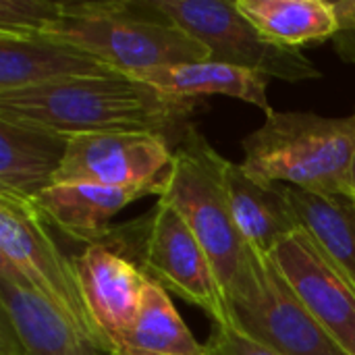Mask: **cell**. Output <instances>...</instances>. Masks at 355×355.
Returning a JSON list of instances; mask_svg holds the SVG:
<instances>
[{
    "label": "cell",
    "mask_w": 355,
    "mask_h": 355,
    "mask_svg": "<svg viewBox=\"0 0 355 355\" xmlns=\"http://www.w3.org/2000/svg\"><path fill=\"white\" fill-rule=\"evenodd\" d=\"M206 355H281L266 345L245 337L233 327H216L212 324L210 337L204 343Z\"/></svg>",
    "instance_id": "22"
},
{
    "label": "cell",
    "mask_w": 355,
    "mask_h": 355,
    "mask_svg": "<svg viewBox=\"0 0 355 355\" xmlns=\"http://www.w3.org/2000/svg\"><path fill=\"white\" fill-rule=\"evenodd\" d=\"M64 2L0 0L2 35H44L62 15Z\"/></svg>",
    "instance_id": "21"
},
{
    "label": "cell",
    "mask_w": 355,
    "mask_h": 355,
    "mask_svg": "<svg viewBox=\"0 0 355 355\" xmlns=\"http://www.w3.org/2000/svg\"><path fill=\"white\" fill-rule=\"evenodd\" d=\"M227 193L243 241L258 254L270 256L302 229L287 200L285 185L252 177L241 162L227 164Z\"/></svg>",
    "instance_id": "16"
},
{
    "label": "cell",
    "mask_w": 355,
    "mask_h": 355,
    "mask_svg": "<svg viewBox=\"0 0 355 355\" xmlns=\"http://www.w3.org/2000/svg\"><path fill=\"white\" fill-rule=\"evenodd\" d=\"M177 144L152 131H106L69 141L56 183L152 187L158 198L175 162Z\"/></svg>",
    "instance_id": "9"
},
{
    "label": "cell",
    "mask_w": 355,
    "mask_h": 355,
    "mask_svg": "<svg viewBox=\"0 0 355 355\" xmlns=\"http://www.w3.org/2000/svg\"><path fill=\"white\" fill-rule=\"evenodd\" d=\"M198 100H179L129 77H79L2 92L0 119L44 127L69 137L106 131H152L179 137L191 127Z\"/></svg>",
    "instance_id": "1"
},
{
    "label": "cell",
    "mask_w": 355,
    "mask_h": 355,
    "mask_svg": "<svg viewBox=\"0 0 355 355\" xmlns=\"http://www.w3.org/2000/svg\"><path fill=\"white\" fill-rule=\"evenodd\" d=\"M67 42L123 75L210 60L208 50L177 23L144 2H64L44 33Z\"/></svg>",
    "instance_id": "3"
},
{
    "label": "cell",
    "mask_w": 355,
    "mask_h": 355,
    "mask_svg": "<svg viewBox=\"0 0 355 355\" xmlns=\"http://www.w3.org/2000/svg\"><path fill=\"white\" fill-rule=\"evenodd\" d=\"M73 262L89 314L116 349L137 316L148 283L123 225L112 227L100 241L83 245Z\"/></svg>",
    "instance_id": "10"
},
{
    "label": "cell",
    "mask_w": 355,
    "mask_h": 355,
    "mask_svg": "<svg viewBox=\"0 0 355 355\" xmlns=\"http://www.w3.org/2000/svg\"><path fill=\"white\" fill-rule=\"evenodd\" d=\"M104 355H154V354H141V352H133V349H127V347H116V349H112L110 354H104Z\"/></svg>",
    "instance_id": "24"
},
{
    "label": "cell",
    "mask_w": 355,
    "mask_h": 355,
    "mask_svg": "<svg viewBox=\"0 0 355 355\" xmlns=\"http://www.w3.org/2000/svg\"><path fill=\"white\" fill-rule=\"evenodd\" d=\"M241 148L243 168L264 183L352 198L355 112H270Z\"/></svg>",
    "instance_id": "2"
},
{
    "label": "cell",
    "mask_w": 355,
    "mask_h": 355,
    "mask_svg": "<svg viewBox=\"0 0 355 355\" xmlns=\"http://www.w3.org/2000/svg\"><path fill=\"white\" fill-rule=\"evenodd\" d=\"M0 264L19 272L100 352L114 349L89 314L73 256L60 250L33 202L8 193H0Z\"/></svg>",
    "instance_id": "5"
},
{
    "label": "cell",
    "mask_w": 355,
    "mask_h": 355,
    "mask_svg": "<svg viewBox=\"0 0 355 355\" xmlns=\"http://www.w3.org/2000/svg\"><path fill=\"white\" fill-rule=\"evenodd\" d=\"M127 241L148 279L200 308L216 327H231V312L218 277L183 218L156 200L144 216L123 223Z\"/></svg>",
    "instance_id": "7"
},
{
    "label": "cell",
    "mask_w": 355,
    "mask_h": 355,
    "mask_svg": "<svg viewBox=\"0 0 355 355\" xmlns=\"http://www.w3.org/2000/svg\"><path fill=\"white\" fill-rule=\"evenodd\" d=\"M231 327L281 355H347L306 310L270 256L250 252L227 300Z\"/></svg>",
    "instance_id": "6"
},
{
    "label": "cell",
    "mask_w": 355,
    "mask_h": 355,
    "mask_svg": "<svg viewBox=\"0 0 355 355\" xmlns=\"http://www.w3.org/2000/svg\"><path fill=\"white\" fill-rule=\"evenodd\" d=\"M146 196L158 198V191L152 187L54 183L33 200V206L52 231L81 245H89L110 233L112 218L123 208Z\"/></svg>",
    "instance_id": "13"
},
{
    "label": "cell",
    "mask_w": 355,
    "mask_h": 355,
    "mask_svg": "<svg viewBox=\"0 0 355 355\" xmlns=\"http://www.w3.org/2000/svg\"><path fill=\"white\" fill-rule=\"evenodd\" d=\"M272 262L329 337L355 355V287L300 229L272 254Z\"/></svg>",
    "instance_id": "11"
},
{
    "label": "cell",
    "mask_w": 355,
    "mask_h": 355,
    "mask_svg": "<svg viewBox=\"0 0 355 355\" xmlns=\"http://www.w3.org/2000/svg\"><path fill=\"white\" fill-rule=\"evenodd\" d=\"M160 15L185 29L210 60L256 71L289 83L320 79L318 67L302 52L268 42L229 0H148Z\"/></svg>",
    "instance_id": "8"
},
{
    "label": "cell",
    "mask_w": 355,
    "mask_h": 355,
    "mask_svg": "<svg viewBox=\"0 0 355 355\" xmlns=\"http://www.w3.org/2000/svg\"><path fill=\"white\" fill-rule=\"evenodd\" d=\"M227 164L191 125L175 148V162L158 198L189 227L229 300L252 248L243 241L227 193Z\"/></svg>",
    "instance_id": "4"
},
{
    "label": "cell",
    "mask_w": 355,
    "mask_h": 355,
    "mask_svg": "<svg viewBox=\"0 0 355 355\" xmlns=\"http://www.w3.org/2000/svg\"><path fill=\"white\" fill-rule=\"evenodd\" d=\"M119 347L154 355H206V345L191 335L171 293L152 279L144 287L137 316Z\"/></svg>",
    "instance_id": "20"
},
{
    "label": "cell",
    "mask_w": 355,
    "mask_h": 355,
    "mask_svg": "<svg viewBox=\"0 0 355 355\" xmlns=\"http://www.w3.org/2000/svg\"><path fill=\"white\" fill-rule=\"evenodd\" d=\"M300 227L355 287V202L345 196L287 187Z\"/></svg>",
    "instance_id": "18"
},
{
    "label": "cell",
    "mask_w": 355,
    "mask_h": 355,
    "mask_svg": "<svg viewBox=\"0 0 355 355\" xmlns=\"http://www.w3.org/2000/svg\"><path fill=\"white\" fill-rule=\"evenodd\" d=\"M248 21L272 44L300 50L333 40L339 23L329 0H233Z\"/></svg>",
    "instance_id": "19"
},
{
    "label": "cell",
    "mask_w": 355,
    "mask_h": 355,
    "mask_svg": "<svg viewBox=\"0 0 355 355\" xmlns=\"http://www.w3.org/2000/svg\"><path fill=\"white\" fill-rule=\"evenodd\" d=\"M333 6H335L339 29L355 31V0H335Z\"/></svg>",
    "instance_id": "23"
},
{
    "label": "cell",
    "mask_w": 355,
    "mask_h": 355,
    "mask_svg": "<svg viewBox=\"0 0 355 355\" xmlns=\"http://www.w3.org/2000/svg\"><path fill=\"white\" fill-rule=\"evenodd\" d=\"M0 314L12 324L25 355H104L19 272L0 264Z\"/></svg>",
    "instance_id": "12"
},
{
    "label": "cell",
    "mask_w": 355,
    "mask_h": 355,
    "mask_svg": "<svg viewBox=\"0 0 355 355\" xmlns=\"http://www.w3.org/2000/svg\"><path fill=\"white\" fill-rule=\"evenodd\" d=\"M352 200L355 202V156H354V164H352Z\"/></svg>",
    "instance_id": "25"
},
{
    "label": "cell",
    "mask_w": 355,
    "mask_h": 355,
    "mask_svg": "<svg viewBox=\"0 0 355 355\" xmlns=\"http://www.w3.org/2000/svg\"><path fill=\"white\" fill-rule=\"evenodd\" d=\"M71 137L0 119V193L33 202L56 183Z\"/></svg>",
    "instance_id": "15"
},
{
    "label": "cell",
    "mask_w": 355,
    "mask_h": 355,
    "mask_svg": "<svg viewBox=\"0 0 355 355\" xmlns=\"http://www.w3.org/2000/svg\"><path fill=\"white\" fill-rule=\"evenodd\" d=\"M116 71L96 56L46 35L0 33V94Z\"/></svg>",
    "instance_id": "14"
},
{
    "label": "cell",
    "mask_w": 355,
    "mask_h": 355,
    "mask_svg": "<svg viewBox=\"0 0 355 355\" xmlns=\"http://www.w3.org/2000/svg\"><path fill=\"white\" fill-rule=\"evenodd\" d=\"M171 98L202 100L204 96H229L258 106L266 114L275 112L268 102V77L227 62L200 60L160 67L129 75Z\"/></svg>",
    "instance_id": "17"
}]
</instances>
